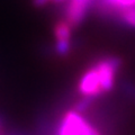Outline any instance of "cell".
Here are the masks:
<instances>
[{"label": "cell", "instance_id": "obj_4", "mask_svg": "<svg viewBox=\"0 0 135 135\" xmlns=\"http://www.w3.org/2000/svg\"><path fill=\"white\" fill-rule=\"evenodd\" d=\"M88 120L78 110L66 112L57 126L56 135H82Z\"/></svg>", "mask_w": 135, "mask_h": 135}, {"label": "cell", "instance_id": "obj_3", "mask_svg": "<svg viewBox=\"0 0 135 135\" xmlns=\"http://www.w3.org/2000/svg\"><path fill=\"white\" fill-rule=\"evenodd\" d=\"M78 91L82 97L94 99L99 95L104 94L101 89V83L99 79V74L95 64L88 68L82 73L78 82Z\"/></svg>", "mask_w": 135, "mask_h": 135}, {"label": "cell", "instance_id": "obj_5", "mask_svg": "<svg viewBox=\"0 0 135 135\" xmlns=\"http://www.w3.org/2000/svg\"><path fill=\"white\" fill-rule=\"evenodd\" d=\"M92 0H69L64 18L72 27H77L84 20Z\"/></svg>", "mask_w": 135, "mask_h": 135}, {"label": "cell", "instance_id": "obj_9", "mask_svg": "<svg viewBox=\"0 0 135 135\" xmlns=\"http://www.w3.org/2000/svg\"><path fill=\"white\" fill-rule=\"evenodd\" d=\"M65 1H69V0H52V3H62Z\"/></svg>", "mask_w": 135, "mask_h": 135}, {"label": "cell", "instance_id": "obj_7", "mask_svg": "<svg viewBox=\"0 0 135 135\" xmlns=\"http://www.w3.org/2000/svg\"><path fill=\"white\" fill-rule=\"evenodd\" d=\"M82 135H101V133L95 127V126H92L89 122H88L86 127H84V129H83Z\"/></svg>", "mask_w": 135, "mask_h": 135}, {"label": "cell", "instance_id": "obj_2", "mask_svg": "<svg viewBox=\"0 0 135 135\" xmlns=\"http://www.w3.org/2000/svg\"><path fill=\"white\" fill-rule=\"evenodd\" d=\"M72 26L70 23L64 18L57 20L54 25L53 34L55 43H54V49L55 53L59 56H65L70 53L71 46H72Z\"/></svg>", "mask_w": 135, "mask_h": 135}, {"label": "cell", "instance_id": "obj_8", "mask_svg": "<svg viewBox=\"0 0 135 135\" xmlns=\"http://www.w3.org/2000/svg\"><path fill=\"white\" fill-rule=\"evenodd\" d=\"M5 124H3V120L0 117V135H5Z\"/></svg>", "mask_w": 135, "mask_h": 135}, {"label": "cell", "instance_id": "obj_1", "mask_svg": "<svg viewBox=\"0 0 135 135\" xmlns=\"http://www.w3.org/2000/svg\"><path fill=\"white\" fill-rule=\"evenodd\" d=\"M122 60L118 56L114 55L105 56L100 59L97 63H95V66L99 74L101 89H103L104 94L113 90L116 81V75Z\"/></svg>", "mask_w": 135, "mask_h": 135}, {"label": "cell", "instance_id": "obj_6", "mask_svg": "<svg viewBox=\"0 0 135 135\" xmlns=\"http://www.w3.org/2000/svg\"><path fill=\"white\" fill-rule=\"evenodd\" d=\"M119 22L126 27L135 28V7L124 8L117 12Z\"/></svg>", "mask_w": 135, "mask_h": 135}]
</instances>
